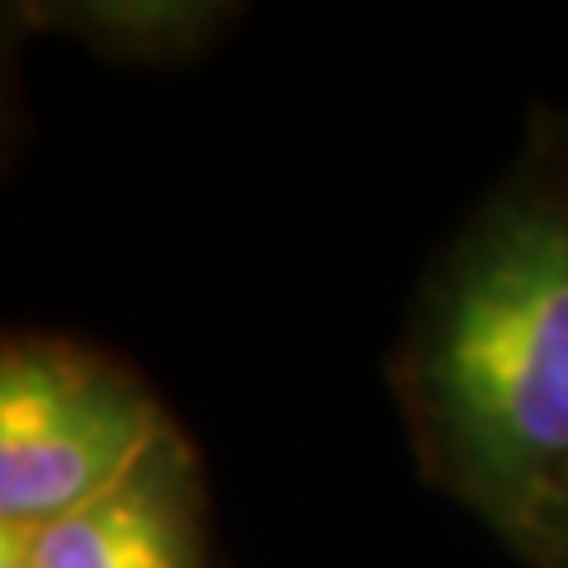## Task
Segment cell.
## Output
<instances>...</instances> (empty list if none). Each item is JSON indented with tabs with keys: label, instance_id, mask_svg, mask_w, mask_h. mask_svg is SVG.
Listing matches in <instances>:
<instances>
[{
	"label": "cell",
	"instance_id": "cell-1",
	"mask_svg": "<svg viewBox=\"0 0 568 568\" xmlns=\"http://www.w3.org/2000/svg\"><path fill=\"white\" fill-rule=\"evenodd\" d=\"M440 469L511 540L568 478V213L493 209L450 261L417 342Z\"/></svg>",
	"mask_w": 568,
	"mask_h": 568
},
{
	"label": "cell",
	"instance_id": "cell-2",
	"mask_svg": "<svg viewBox=\"0 0 568 568\" xmlns=\"http://www.w3.org/2000/svg\"><path fill=\"white\" fill-rule=\"evenodd\" d=\"M175 432L129 369L48 336L0 355V526L33 530L129 478Z\"/></svg>",
	"mask_w": 568,
	"mask_h": 568
},
{
	"label": "cell",
	"instance_id": "cell-3",
	"mask_svg": "<svg viewBox=\"0 0 568 568\" xmlns=\"http://www.w3.org/2000/svg\"><path fill=\"white\" fill-rule=\"evenodd\" d=\"M6 536L20 545L24 568H204V493L194 455L181 432H171L110 493L48 526Z\"/></svg>",
	"mask_w": 568,
	"mask_h": 568
},
{
	"label": "cell",
	"instance_id": "cell-4",
	"mask_svg": "<svg viewBox=\"0 0 568 568\" xmlns=\"http://www.w3.org/2000/svg\"><path fill=\"white\" fill-rule=\"evenodd\" d=\"M81 14H85V29L110 39L123 52H166V48H181L190 33H200L209 10H194V6H91Z\"/></svg>",
	"mask_w": 568,
	"mask_h": 568
},
{
	"label": "cell",
	"instance_id": "cell-5",
	"mask_svg": "<svg viewBox=\"0 0 568 568\" xmlns=\"http://www.w3.org/2000/svg\"><path fill=\"white\" fill-rule=\"evenodd\" d=\"M517 545H526L530 555H540L545 564L568 568V478L536 507V517L521 526Z\"/></svg>",
	"mask_w": 568,
	"mask_h": 568
},
{
	"label": "cell",
	"instance_id": "cell-6",
	"mask_svg": "<svg viewBox=\"0 0 568 568\" xmlns=\"http://www.w3.org/2000/svg\"><path fill=\"white\" fill-rule=\"evenodd\" d=\"M0 568H24V559H20V545H14L6 530H0Z\"/></svg>",
	"mask_w": 568,
	"mask_h": 568
}]
</instances>
